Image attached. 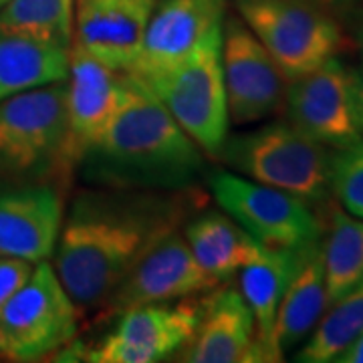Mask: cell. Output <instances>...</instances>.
<instances>
[{
	"instance_id": "cell-1",
	"label": "cell",
	"mask_w": 363,
	"mask_h": 363,
	"mask_svg": "<svg viewBox=\"0 0 363 363\" xmlns=\"http://www.w3.org/2000/svg\"><path fill=\"white\" fill-rule=\"evenodd\" d=\"M190 190L101 186L73 200L52 252V269L81 315L99 311L133 264L178 230L196 208Z\"/></svg>"
},
{
	"instance_id": "cell-30",
	"label": "cell",
	"mask_w": 363,
	"mask_h": 363,
	"mask_svg": "<svg viewBox=\"0 0 363 363\" xmlns=\"http://www.w3.org/2000/svg\"><path fill=\"white\" fill-rule=\"evenodd\" d=\"M357 39H359V45H362V49H363V14H362V21H359V28H357Z\"/></svg>"
},
{
	"instance_id": "cell-5",
	"label": "cell",
	"mask_w": 363,
	"mask_h": 363,
	"mask_svg": "<svg viewBox=\"0 0 363 363\" xmlns=\"http://www.w3.org/2000/svg\"><path fill=\"white\" fill-rule=\"evenodd\" d=\"M236 9L286 81L307 75L343 47L337 16L307 0H236Z\"/></svg>"
},
{
	"instance_id": "cell-20",
	"label": "cell",
	"mask_w": 363,
	"mask_h": 363,
	"mask_svg": "<svg viewBox=\"0 0 363 363\" xmlns=\"http://www.w3.org/2000/svg\"><path fill=\"white\" fill-rule=\"evenodd\" d=\"M327 305L329 301L325 285L323 257L321 245L317 242L293 274L279 307L274 341L281 353L293 350L311 333Z\"/></svg>"
},
{
	"instance_id": "cell-15",
	"label": "cell",
	"mask_w": 363,
	"mask_h": 363,
	"mask_svg": "<svg viewBox=\"0 0 363 363\" xmlns=\"http://www.w3.org/2000/svg\"><path fill=\"white\" fill-rule=\"evenodd\" d=\"M65 202L52 184L4 182L0 186V255L25 259L33 264L51 259Z\"/></svg>"
},
{
	"instance_id": "cell-16",
	"label": "cell",
	"mask_w": 363,
	"mask_h": 363,
	"mask_svg": "<svg viewBox=\"0 0 363 363\" xmlns=\"http://www.w3.org/2000/svg\"><path fill=\"white\" fill-rule=\"evenodd\" d=\"M156 0H73V45L116 71L135 61Z\"/></svg>"
},
{
	"instance_id": "cell-3",
	"label": "cell",
	"mask_w": 363,
	"mask_h": 363,
	"mask_svg": "<svg viewBox=\"0 0 363 363\" xmlns=\"http://www.w3.org/2000/svg\"><path fill=\"white\" fill-rule=\"evenodd\" d=\"M333 152L293 123L272 121L259 130L226 138L218 157L248 180L319 204L331 194Z\"/></svg>"
},
{
	"instance_id": "cell-7",
	"label": "cell",
	"mask_w": 363,
	"mask_h": 363,
	"mask_svg": "<svg viewBox=\"0 0 363 363\" xmlns=\"http://www.w3.org/2000/svg\"><path fill=\"white\" fill-rule=\"evenodd\" d=\"M79 317L51 262L40 260L25 285L0 307V353L14 362L43 359L73 341Z\"/></svg>"
},
{
	"instance_id": "cell-21",
	"label": "cell",
	"mask_w": 363,
	"mask_h": 363,
	"mask_svg": "<svg viewBox=\"0 0 363 363\" xmlns=\"http://www.w3.org/2000/svg\"><path fill=\"white\" fill-rule=\"evenodd\" d=\"M69 51L33 39L0 35V101L16 93L63 81Z\"/></svg>"
},
{
	"instance_id": "cell-10",
	"label": "cell",
	"mask_w": 363,
	"mask_h": 363,
	"mask_svg": "<svg viewBox=\"0 0 363 363\" xmlns=\"http://www.w3.org/2000/svg\"><path fill=\"white\" fill-rule=\"evenodd\" d=\"M218 285L220 283L198 264L184 234L176 230L156 242L133 264L125 279L99 307L97 317L104 321L116 319L133 307L172 303L214 291Z\"/></svg>"
},
{
	"instance_id": "cell-9",
	"label": "cell",
	"mask_w": 363,
	"mask_h": 363,
	"mask_svg": "<svg viewBox=\"0 0 363 363\" xmlns=\"http://www.w3.org/2000/svg\"><path fill=\"white\" fill-rule=\"evenodd\" d=\"M285 105L289 123L329 150L363 142L357 73L339 57L289 81Z\"/></svg>"
},
{
	"instance_id": "cell-17",
	"label": "cell",
	"mask_w": 363,
	"mask_h": 363,
	"mask_svg": "<svg viewBox=\"0 0 363 363\" xmlns=\"http://www.w3.org/2000/svg\"><path fill=\"white\" fill-rule=\"evenodd\" d=\"M182 362L250 363L262 362L255 319L238 289L214 291L200 303L194 337L184 347Z\"/></svg>"
},
{
	"instance_id": "cell-29",
	"label": "cell",
	"mask_w": 363,
	"mask_h": 363,
	"mask_svg": "<svg viewBox=\"0 0 363 363\" xmlns=\"http://www.w3.org/2000/svg\"><path fill=\"white\" fill-rule=\"evenodd\" d=\"M357 87H359V113H362V125H363V69L357 73Z\"/></svg>"
},
{
	"instance_id": "cell-28",
	"label": "cell",
	"mask_w": 363,
	"mask_h": 363,
	"mask_svg": "<svg viewBox=\"0 0 363 363\" xmlns=\"http://www.w3.org/2000/svg\"><path fill=\"white\" fill-rule=\"evenodd\" d=\"M337 363H363V333L359 337L351 343L350 347L339 353V357L335 359Z\"/></svg>"
},
{
	"instance_id": "cell-18",
	"label": "cell",
	"mask_w": 363,
	"mask_h": 363,
	"mask_svg": "<svg viewBox=\"0 0 363 363\" xmlns=\"http://www.w3.org/2000/svg\"><path fill=\"white\" fill-rule=\"evenodd\" d=\"M317 245V242H315ZM311 245V247H315ZM311 247L271 248L264 247L255 260L238 271V291L247 301L255 319L257 343L262 362H281L283 353L274 341V325L286 286Z\"/></svg>"
},
{
	"instance_id": "cell-24",
	"label": "cell",
	"mask_w": 363,
	"mask_h": 363,
	"mask_svg": "<svg viewBox=\"0 0 363 363\" xmlns=\"http://www.w3.org/2000/svg\"><path fill=\"white\" fill-rule=\"evenodd\" d=\"M363 333V281L350 293L327 305L311 337L298 350L295 362L331 363Z\"/></svg>"
},
{
	"instance_id": "cell-6",
	"label": "cell",
	"mask_w": 363,
	"mask_h": 363,
	"mask_svg": "<svg viewBox=\"0 0 363 363\" xmlns=\"http://www.w3.org/2000/svg\"><path fill=\"white\" fill-rule=\"evenodd\" d=\"M220 45L222 26L210 33L186 61L145 85L210 157L220 156L230 125Z\"/></svg>"
},
{
	"instance_id": "cell-27",
	"label": "cell",
	"mask_w": 363,
	"mask_h": 363,
	"mask_svg": "<svg viewBox=\"0 0 363 363\" xmlns=\"http://www.w3.org/2000/svg\"><path fill=\"white\" fill-rule=\"evenodd\" d=\"M307 2H313V4L321 6L333 16H339V14L350 13L351 9H355L359 0H307Z\"/></svg>"
},
{
	"instance_id": "cell-26",
	"label": "cell",
	"mask_w": 363,
	"mask_h": 363,
	"mask_svg": "<svg viewBox=\"0 0 363 363\" xmlns=\"http://www.w3.org/2000/svg\"><path fill=\"white\" fill-rule=\"evenodd\" d=\"M33 269L35 264L28 260L0 255V307L25 285Z\"/></svg>"
},
{
	"instance_id": "cell-4",
	"label": "cell",
	"mask_w": 363,
	"mask_h": 363,
	"mask_svg": "<svg viewBox=\"0 0 363 363\" xmlns=\"http://www.w3.org/2000/svg\"><path fill=\"white\" fill-rule=\"evenodd\" d=\"M67 176L65 79L0 101V180Z\"/></svg>"
},
{
	"instance_id": "cell-2",
	"label": "cell",
	"mask_w": 363,
	"mask_h": 363,
	"mask_svg": "<svg viewBox=\"0 0 363 363\" xmlns=\"http://www.w3.org/2000/svg\"><path fill=\"white\" fill-rule=\"evenodd\" d=\"M204 152L142 81L123 73V97L77 168L97 186L178 192L204 172Z\"/></svg>"
},
{
	"instance_id": "cell-12",
	"label": "cell",
	"mask_w": 363,
	"mask_h": 363,
	"mask_svg": "<svg viewBox=\"0 0 363 363\" xmlns=\"http://www.w3.org/2000/svg\"><path fill=\"white\" fill-rule=\"evenodd\" d=\"M200 305L154 303L117 315L116 327L83 359L93 363H156L194 337Z\"/></svg>"
},
{
	"instance_id": "cell-31",
	"label": "cell",
	"mask_w": 363,
	"mask_h": 363,
	"mask_svg": "<svg viewBox=\"0 0 363 363\" xmlns=\"http://www.w3.org/2000/svg\"><path fill=\"white\" fill-rule=\"evenodd\" d=\"M6 2H9V0H0V9H2V6H4Z\"/></svg>"
},
{
	"instance_id": "cell-23",
	"label": "cell",
	"mask_w": 363,
	"mask_h": 363,
	"mask_svg": "<svg viewBox=\"0 0 363 363\" xmlns=\"http://www.w3.org/2000/svg\"><path fill=\"white\" fill-rule=\"evenodd\" d=\"M321 257L331 305L363 281V218L335 210Z\"/></svg>"
},
{
	"instance_id": "cell-8",
	"label": "cell",
	"mask_w": 363,
	"mask_h": 363,
	"mask_svg": "<svg viewBox=\"0 0 363 363\" xmlns=\"http://www.w3.org/2000/svg\"><path fill=\"white\" fill-rule=\"evenodd\" d=\"M216 204L257 242L271 248L311 247L321 238V222L311 204L233 172L210 176Z\"/></svg>"
},
{
	"instance_id": "cell-19",
	"label": "cell",
	"mask_w": 363,
	"mask_h": 363,
	"mask_svg": "<svg viewBox=\"0 0 363 363\" xmlns=\"http://www.w3.org/2000/svg\"><path fill=\"white\" fill-rule=\"evenodd\" d=\"M184 238L198 264L218 283H226L264 250L226 212H204L188 222Z\"/></svg>"
},
{
	"instance_id": "cell-14",
	"label": "cell",
	"mask_w": 363,
	"mask_h": 363,
	"mask_svg": "<svg viewBox=\"0 0 363 363\" xmlns=\"http://www.w3.org/2000/svg\"><path fill=\"white\" fill-rule=\"evenodd\" d=\"M123 97V71H116L77 47L69 49L65 77L67 166L75 169L83 154L101 138Z\"/></svg>"
},
{
	"instance_id": "cell-13",
	"label": "cell",
	"mask_w": 363,
	"mask_h": 363,
	"mask_svg": "<svg viewBox=\"0 0 363 363\" xmlns=\"http://www.w3.org/2000/svg\"><path fill=\"white\" fill-rule=\"evenodd\" d=\"M222 21L224 0H156L138 57L123 73L150 85L186 61Z\"/></svg>"
},
{
	"instance_id": "cell-22",
	"label": "cell",
	"mask_w": 363,
	"mask_h": 363,
	"mask_svg": "<svg viewBox=\"0 0 363 363\" xmlns=\"http://www.w3.org/2000/svg\"><path fill=\"white\" fill-rule=\"evenodd\" d=\"M0 35L69 51L73 45V0H9L0 9Z\"/></svg>"
},
{
	"instance_id": "cell-11",
	"label": "cell",
	"mask_w": 363,
	"mask_h": 363,
	"mask_svg": "<svg viewBox=\"0 0 363 363\" xmlns=\"http://www.w3.org/2000/svg\"><path fill=\"white\" fill-rule=\"evenodd\" d=\"M220 63L228 117L234 123L260 121L285 104V75L242 18L222 21Z\"/></svg>"
},
{
	"instance_id": "cell-25",
	"label": "cell",
	"mask_w": 363,
	"mask_h": 363,
	"mask_svg": "<svg viewBox=\"0 0 363 363\" xmlns=\"http://www.w3.org/2000/svg\"><path fill=\"white\" fill-rule=\"evenodd\" d=\"M331 194L347 214L363 218V142L333 152Z\"/></svg>"
}]
</instances>
